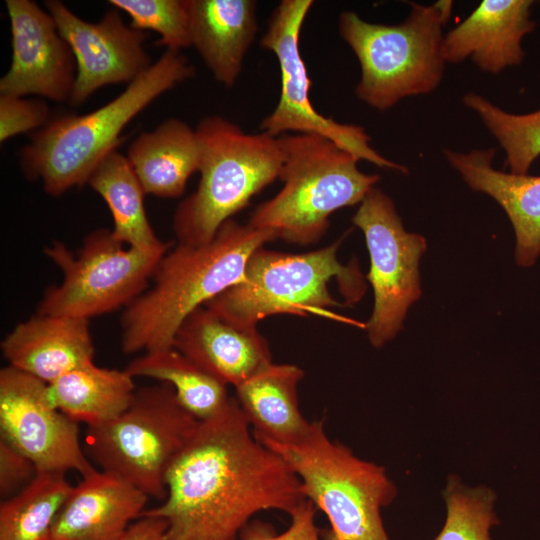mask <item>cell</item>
Listing matches in <instances>:
<instances>
[{"mask_svg":"<svg viewBox=\"0 0 540 540\" xmlns=\"http://www.w3.org/2000/svg\"><path fill=\"white\" fill-rule=\"evenodd\" d=\"M166 486L163 503L141 516L165 519L171 540H238L256 513L290 515L307 500L288 463L254 436L235 397L199 421Z\"/></svg>","mask_w":540,"mask_h":540,"instance_id":"1","label":"cell"},{"mask_svg":"<svg viewBox=\"0 0 540 540\" xmlns=\"http://www.w3.org/2000/svg\"><path fill=\"white\" fill-rule=\"evenodd\" d=\"M275 239L268 230L231 218L208 243H178L170 248L151 286L122 314V351L132 354L172 347L188 315L238 283L251 254Z\"/></svg>","mask_w":540,"mask_h":540,"instance_id":"2","label":"cell"},{"mask_svg":"<svg viewBox=\"0 0 540 540\" xmlns=\"http://www.w3.org/2000/svg\"><path fill=\"white\" fill-rule=\"evenodd\" d=\"M195 69L180 51L165 50L143 74L105 105L85 114L54 117L21 148V168L59 197L82 186L98 164L121 142L126 125L160 95L193 77Z\"/></svg>","mask_w":540,"mask_h":540,"instance_id":"3","label":"cell"},{"mask_svg":"<svg viewBox=\"0 0 540 540\" xmlns=\"http://www.w3.org/2000/svg\"><path fill=\"white\" fill-rule=\"evenodd\" d=\"M278 139L283 186L254 209L248 223L276 239L314 244L326 233L330 215L360 204L380 177L361 171L355 156L325 137L290 133Z\"/></svg>","mask_w":540,"mask_h":540,"instance_id":"4","label":"cell"},{"mask_svg":"<svg viewBox=\"0 0 540 540\" xmlns=\"http://www.w3.org/2000/svg\"><path fill=\"white\" fill-rule=\"evenodd\" d=\"M408 3L409 15L396 25L370 23L354 11L339 15L340 36L361 68L355 95L378 111L433 92L443 78V27L451 17L453 1Z\"/></svg>","mask_w":540,"mask_h":540,"instance_id":"5","label":"cell"},{"mask_svg":"<svg viewBox=\"0 0 540 540\" xmlns=\"http://www.w3.org/2000/svg\"><path fill=\"white\" fill-rule=\"evenodd\" d=\"M200 182L173 215L178 243L201 245L250 199L279 179L283 155L278 137L248 133L222 116H207L196 127Z\"/></svg>","mask_w":540,"mask_h":540,"instance_id":"6","label":"cell"},{"mask_svg":"<svg viewBox=\"0 0 540 540\" xmlns=\"http://www.w3.org/2000/svg\"><path fill=\"white\" fill-rule=\"evenodd\" d=\"M341 239L306 253L258 248L249 257L241 280L204 306L235 323L255 326L262 319L291 314L336 317L328 308L342 306L331 294L336 279L347 305L365 292L358 263L343 265L337 258Z\"/></svg>","mask_w":540,"mask_h":540,"instance_id":"7","label":"cell"},{"mask_svg":"<svg viewBox=\"0 0 540 540\" xmlns=\"http://www.w3.org/2000/svg\"><path fill=\"white\" fill-rule=\"evenodd\" d=\"M278 453L298 476L304 496L321 510L329 529L322 540H390L381 509L396 496L385 469L363 460L329 438L323 419L292 444L261 442Z\"/></svg>","mask_w":540,"mask_h":540,"instance_id":"8","label":"cell"},{"mask_svg":"<svg viewBox=\"0 0 540 540\" xmlns=\"http://www.w3.org/2000/svg\"><path fill=\"white\" fill-rule=\"evenodd\" d=\"M198 423L170 384L145 386L117 417L87 428L86 453L101 471L164 500L167 472Z\"/></svg>","mask_w":540,"mask_h":540,"instance_id":"9","label":"cell"},{"mask_svg":"<svg viewBox=\"0 0 540 540\" xmlns=\"http://www.w3.org/2000/svg\"><path fill=\"white\" fill-rule=\"evenodd\" d=\"M171 247L167 242L154 250H140L124 245L104 228L87 235L76 253L54 241L44 254L62 271L63 280L45 290L37 314L89 320L126 308L147 290Z\"/></svg>","mask_w":540,"mask_h":540,"instance_id":"10","label":"cell"},{"mask_svg":"<svg viewBox=\"0 0 540 540\" xmlns=\"http://www.w3.org/2000/svg\"><path fill=\"white\" fill-rule=\"evenodd\" d=\"M312 0H282L272 12L260 46L270 50L280 69V96L274 110L260 123V131L274 137L284 134H314L325 137L358 160L379 168L408 173V168L378 153L363 127L340 123L324 116L310 99L311 79L302 58L299 41Z\"/></svg>","mask_w":540,"mask_h":540,"instance_id":"11","label":"cell"},{"mask_svg":"<svg viewBox=\"0 0 540 540\" xmlns=\"http://www.w3.org/2000/svg\"><path fill=\"white\" fill-rule=\"evenodd\" d=\"M352 222L363 232L370 257L366 278L374 306L365 328L370 343L380 348L401 330L409 307L421 295L419 261L427 243L405 230L393 200L377 187L361 201Z\"/></svg>","mask_w":540,"mask_h":540,"instance_id":"12","label":"cell"},{"mask_svg":"<svg viewBox=\"0 0 540 540\" xmlns=\"http://www.w3.org/2000/svg\"><path fill=\"white\" fill-rule=\"evenodd\" d=\"M0 435L40 472L76 471L82 477L97 469L79 440V423L50 401L48 384L6 366L0 371Z\"/></svg>","mask_w":540,"mask_h":540,"instance_id":"13","label":"cell"},{"mask_svg":"<svg viewBox=\"0 0 540 540\" xmlns=\"http://www.w3.org/2000/svg\"><path fill=\"white\" fill-rule=\"evenodd\" d=\"M44 5L76 60L71 106L82 105L104 86L128 85L153 64L144 48L147 34L126 25L119 10H109L100 21L90 23L62 1L47 0Z\"/></svg>","mask_w":540,"mask_h":540,"instance_id":"14","label":"cell"},{"mask_svg":"<svg viewBox=\"0 0 540 540\" xmlns=\"http://www.w3.org/2000/svg\"><path fill=\"white\" fill-rule=\"evenodd\" d=\"M10 20L12 58L0 79V95H38L69 102L76 60L68 42L46 10L31 0H6Z\"/></svg>","mask_w":540,"mask_h":540,"instance_id":"15","label":"cell"},{"mask_svg":"<svg viewBox=\"0 0 540 540\" xmlns=\"http://www.w3.org/2000/svg\"><path fill=\"white\" fill-rule=\"evenodd\" d=\"M532 0H483L461 23L444 35L446 63L470 58L483 72L499 74L522 63L523 38L536 28Z\"/></svg>","mask_w":540,"mask_h":540,"instance_id":"16","label":"cell"},{"mask_svg":"<svg viewBox=\"0 0 540 540\" xmlns=\"http://www.w3.org/2000/svg\"><path fill=\"white\" fill-rule=\"evenodd\" d=\"M172 347L233 387L272 362L268 342L257 327L230 321L206 306L182 322Z\"/></svg>","mask_w":540,"mask_h":540,"instance_id":"17","label":"cell"},{"mask_svg":"<svg viewBox=\"0 0 540 540\" xmlns=\"http://www.w3.org/2000/svg\"><path fill=\"white\" fill-rule=\"evenodd\" d=\"M82 478L61 506L48 540H116L144 511L148 496L121 477L97 470Z\"/></svg>","mask_w":540,"mask_h":540,"instance_id":"18","label":"cell"},{"mask_svg":"<svg viewBox=\"0 0 540 540\" xmlns=\"http://www.w3.org/2000/svg\"><path fill=\"white\" fill-rule=\"evenodd\" d=\"M443 154L470 189L489 195L503 208L516 237V262L532 266L540 256V176L493 168L494 147L469 152L444 149Z\"/></svg>","mask_w":540,"mask_h":540,"instance_id":"19","label":"cell"},{"mask_svg":"<svg viewBox=\"0 0 540 540\" xmlns=\"http://www.w3.org/2000/svg\"><path fill=\"white\" fill-rule=\"evenodd\" d=\"M11 366L49 384L93 361L89 320L37 314L17 324L1 342Z\"/></svg>","mask_w":540,"mask_h":540,"instance_id":"20","label":"cell"},{"mask_svg":"<svg viewBox=\"0 0 540 540\" xmlns=\"http://www.w3.org/2000/svg\"><path fill=\"white\" fill-rule=\"evenodd\" d=\"M192 46L213 77L232 87L258 31L254 0H186Z\"/></svg>","mask_w":540,"mask_h":540,"instance_id":"21","label":"cell"},{"mask_svg":"<svg viewBox=\"0 0 540 540\" xmlns=\"http://www.w3.org/2000/svg\"><path fill=\"white\" fill-rule=\"evenodd\" d=\"M303 377L297 365L271 362L234 387L235 398L260 442L292 444L308 433L311 422L300 411L297 396Z\"/></svg>","mask_w":540,"mask_h":540,"instance_id":"22","label":"cell"},{"mask_svg":"<svg viewBox=\"0 0 540 540\" xmlns=\"http://www.w3.org/2000/svg\"><path fill=\"white\" fill-rule=\"evenodd\" d=\"M126 157L145 194L177 198L184 194L191 175L199 171L200 143L195 129L169 118L152 131L140 133Z\"/></svg>","mask_w":540,"mask_h":540,"instance_id":"23","label":"cell"},{"mask_svg":"<svg viewBox=\"0 0 540 540\" xmlns=\"http://www.w3.org/2000/svg\"><path fill=\"white\" fill-rule=\"evenodd\" d=\"M136 389L133 377L125 369L103 368L92 361L49 383L48 395L62 413L90 427L121 414Z\"/></svg>","mask_w":540,"mask_h":540,"instance_id":"24","label":"cell"},{"mask_svg":"<svg viewBox=\"0 0 540 540\" xmlns=\"http://www.w3.org/2000/svg\"><path fill=\"white\" fill-rule=\"evenodd\" d=\"M106 202L112 235L124 245L150 251L164 246L144 208L145 192L126 156L113 150L95 168L88 182Z\"/></svg>","mask_w":540,"mask_h":540,"instance_id":"25","label":"cell"},{"mask_svg":"<svg viewBox=\"0 0 540 540\" xmlns=\"http://www.w3.org/2000/svg\"><path fill=\"white\" fill-rule=\"evenodd\" d=\"M125 370L134 377H148L170 384L182 406L198 421L221 413L231 397L227 385L173 347L145 352Z\"/></svg>","mask_w":540,"mask_h":540,"instance_id":"26","label":"cell"},{"mask_svg":"<svg viewBox=\"0 0 540 540\" xmlns=\"http://www.w3.org/2000/svg\"><path fill=\"white\" fill-rule=\"evenodd\" d=\"M72 488L65 473H38L22 490L1 501L0 540H48Z\"/></svg>","mask_w":540,"mask_h":540,"instance_id":"27","label":"cell"},{"mask_svg":"<svg viewBox=\"0 0 540 540\" xmlns=\"http://www.w3.org/2000/svg\"><path fill=\"white\" fill-rule=\"evenodd\" d=\"M462 102L498 141L510 172L528 174L540 156V108L526 114L509 113L475 92L465 94Z\"/></svg>","mask_w":540,"mask_h":540,"instance_id":"28","label":"cell"},{"mask_svg":"<svg viewBox=\"0 0 540 540\" xmlns=\"http://www.w3.org/2000/svg\"><path fill=\"white\" fill-rule=\"evenodd\" d=\"M444 499L446 518L432 540H491V528L499 523L492 490L467 487L452 477L445 488Z\"/></svg>","mask_w":540,"mask_h":540,"instance_id":"29","label":"cell"},{"mask_svg":"<svg viewBox=\"0 0 540 540\" xmlns=\"http://www.w3.org/2000/svg\"><path fill=\"white\" fill-rule=\"evenodd\" d=\"M115 9L129 15L138 31L158 33V46L180 51L192 46L186 0H110Z\"/></svg>","mask_w":540,"mask_h":540,"instance_id":"30","label":"cell"},{"mask_svg":"<svg viewBox=\"0 0 540 540\" xmlns=\"http://www.w3.org/2000/svg\"><path fill=\"white\" fill-rule=\"evenodd\" d=\"M47 103L42 99L0 95V142L27 132H36L51 120Z\"/></svg>","mask_w":540,"mask_h":540,"instance_id":"31","label":"cell"},{"mask_svg":"<svg viewBox=\"0 0 540 540\" xmlns=\"http://www.w3.org/2000/svg\"><path fill=\"white\" fill-rule=\"evenodd\" d=\"M316 507L309 500L303 501L289 516V527L277 533L274 527L261 520H251L240 532L238 540H322L315 524Z\"/></svg>","mask_w":540,"mask_h":540,"instance_id":"32","label":"cell"},{"mask_svg":"<svg viewBox=\"0 0 540 540\" xmlns=\"http://www.w3.org/2000/svg\"><path fill=\"white\" fill-rule=\"evenodd\" d=\"M38 474L34 463L0 438V496L5 500L28 485Z\"/></svg>","mask_w":540,"mask_h":540,"instance_id":"33","label":"cell"},{"mask_svg":"<svg viewBox=\"0 0 540 540\" xmlns=\"http://www.w3.org/2000/svg\"><path fill=\"white\" fill-rule=\"evenodd\" d=\"M116 540H171L167 522L157 516L142 515Z\"/></svg>","mask_w":540,"mask_h":540,"instance_id":"34","label":"cell"}]
</instances>
